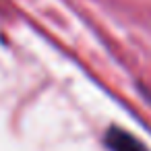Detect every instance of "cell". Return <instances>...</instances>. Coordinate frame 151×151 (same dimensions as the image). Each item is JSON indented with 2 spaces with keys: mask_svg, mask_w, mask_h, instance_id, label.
<instances>
[{
  "mask_svg": "<svg viewBox=\"0 0 151 151\" xmlns=\"http://www.w3.org/2000/svg\"><path fill=\"white\" fill-rule=\"evenodd\" d=\"M106 143H108L110 151H147L145 145L137 137L128 134L122 128H110L108 137H106Z\"/></svg>",
  "mask_w": 151,
  "mask_h": 151,
  "instance_id": "6da1fadb",
  "label": "cell"
}]
</instances>
